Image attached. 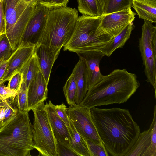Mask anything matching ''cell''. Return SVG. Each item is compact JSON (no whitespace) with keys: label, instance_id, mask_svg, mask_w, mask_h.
<instances>
[{"label":"cell","instance_id":"d6a6232c","mask_svg":"<svg viewBox=\"0 0 156 156\" xmlns=\"http://www.w3.org/2000/svg\"><path fill=\"white\" fill-rule=\"evenodd\" d=\"M69 0H37V3L50 8L66 6Z\"/></svg>","mask_w":156,"mask_h":156},{"label":"cell","instance_id":"2e32d148","mask_svg":"<svg viewBox=\"0 0 156 156\" xmlns=\"http://www.w3.org/2000/svg\"><path fill=\"white\" fill-rule=\"evenodd\" d=\"M35 47L29 46H18L8 60L6 70L1 83L8 81L14 72L21 69L34 54Z\"/></svg>","mask_w":156,"mask_h":156},{"label":"cell","instance_id":"52a82bcc","mask_svg":"<svg viewBox=\"0 0 156 156\" xmlns=\"http://www.w3.org/2000/svg\"><path fill=\"white\" fill-rule=\"evenodd\" d=\"M44 101L31 110L34 115L32 125L34 148L38 151L39 155L57 156L56 139L48 120Z\"/></svg>","mask_w":156,"mask_h":156},{"label":"cell","instance_id":"8d00e7d4","mask_svg":"<svg viewBox=\"0 0 156 156\" xmlns=\"http://www.w3.org/2000/svg\"><path fill=\"white\" fill-rule=\"evenodd\" d=\"M27 3L33 5H36L37 4V0H23Z\"/></svg>","mask_w":156,"mask_h":156},{"label":"cell","instance_id":"d590c367","mask_svg":"<svg viewBox=\"0 0 156 156\" xmlns=\"http://www.w3.org/2000/svg\"><path fill=\"white\" fill-rule=\"evenodd\" d=\"M8 65V60L0 62V83L6 70Z\"/></svg>","mask_w":156,"mask_h":156},{"label":"cell","instance_id":"5b68a950","mask_svg":"<svg viewBox=\"0 0 156 156\" xmlns=\"http://www.w3.org/2000/svg\"><path fill=\"white\" fill-rule=\"evenodd\" d=\"M101 17L84 14L78 17L71 38L63 46L64 50L76 53L89 51H101L113 38L107 34L96 35Z\"/></svg>","mask_w":156,"mask_h":156},{"label":"cell","instance_id":"74e56055","mask_svg":"<svg viewBox=\"0 0 156 156\" xmlns=\"http://www.w3.org/2000/svg\"><path fill=\"white\" fill-rule=\"evenodd\" d=\"M5 103V102H3L0 99V108L3 106L4 105Z\"/></svg>","mask_w":156,"mask_h":156},{"label":"cell","instance_id":"603a6c76","mask_svg":"<svg viewBox=\"0 0 156 156\" xmlns=\"http://www.w3.org/2000/svg\"><path fill=\"white\" fill-rule=\"evenodd\" d=\"M20 71L22 74L23 81L28 88L31 81L36 73L40 71L38 63L34 52L24 65Z\"/></svg>","mask_w":156,"mask_h":156},{"label":"cell","instance_id":"9a60e30c","mask_svg":"<svg viewBox=\"0 0 156 156\" xmlns=\"http://www.w3.org/2000/svg\"><path fill=\"white\" fill-rule=\"evenodd\" d=\"M48 85L40 71L37 73L28 87V111L48 98Z\"/></svg>","mask_w":156,"mask_h":156},{"label":"cell","instance_id":"7402d4cb","mask_svg":"<svg viewBox=\"0 0 156 156\" xmlns=\"http://www.w3.org/2000/svg\"><path fill=\"white\" fill-rule=\"evenodd\" d=\"M78 9L83 14L92 16L104 15L105 0H77Z\"/></svg>","mask_w":156,"mask_h":156},{"label":"cell","instance_id":"3957f363","mask_svg":"<svg viewBox=\"0 0 156 156\" xmlns=\"http://www.w3.org/2000/svg\"><path fill=\"white\" fill-rule=\"evenodd\" d=\"M33 125L28 112L18 111L0 126V156H30L34 149Z\"/></svg>","mask_w":156,"mask_h":156},{"label":"cell","instance_id":"83f0119b","mask_svg":"<svg viewBox=\"0 0 156 156\" xmlns=\"http://www.w3.org/2000/svg\"><path fill=\"white\" fill-rule=\"evenodd\" d=\"M14 51L5 34L0 36V62L8 60Z\"/></svg>","mask_w":156,"mask_h":156},{"label":"cell","instance_id":"277c9868","mask_svg":"<svg viewBox=\"0 0 156 156\" xmlns=\"http://www.w3.org/2000/svg\"><path fill=\"white\" fill-rule=\"evenodd\" d=\"M78 18V11L75 8H51L38 44L53 48L64 46L73 33Z\"/></svg>","mask_w":156,"mask_h":156},{"label":"cell","instance_id":"4316f807","mask_svg":"<svg viewBox=\"0 0 156 156\" xmlns=\"http://www.w3.org/2000/svg\"><path fill=\"white\" fill-rule=\"evenodd\" d=\"M27 92V88L23 81L17 94L15 98L16 106L20 112H28Z\"/></svg>","mask_w":156,"mask_h":156},{"label":"cell","instance_id":"ba28073f","mask_svg":"<svg viewBox=\"0 0 156 156\" xmlns=\"http://www.w3.org/2000/svg\"><path fill=\"white\" fill-rule=\"evenodd\" d=\"M142 34L139 40V48L147 81L153 87L156 97V27L144 20Z\"/></svg>","mask_w":156,"mask_h":156},{"label":"cell","instance_id":"5bb4252c","mask_svg":"<svg viewBox=\"0 0 156 156\" xmlns=\"http://www.w3.org/2000/svg\"><path fill=\"white\" fill-rule=\"evenodd\" d=\"M61 48H53L39 44L35 47L34 53L37 58L40 71L48 84L53 64Z\"/></svg>","mask_w":156,"mask_h":156},{"label":"cell","instance_id":"30bf717a","mask_svg":"<svg viewBox=\"0 0 156 156\" xmlns=\"http://www.w3.org/2000/svg\"><path fill=\"white\" fill-rule=\"evenodd\" d=\"M51 8L39 4L36 5L18 46L35 47L38 44Z\"/></svg>","mask_w":156,"mask_h":156},{"label":"cell","instance_id":"f546056e","mask_svg":"<svg viewBox=\"0 0 156 156\" xmlns=\"http://www.w3.org/2000/svg\"><path fill=\"white\" fill-rule=\"evenodd\" d=\"M91 156H108V153L103 144H99L88 140H86Z\"/></svg>","mask_w":156,"mask_h":156},{"label":"cell","instance_id":"f1b7e54d","mask_svg":"<svg viewBox=\"0 0 156 156\" xmlns=\"http://www.w3.org/2000/svg\"><path fill=\"white\" fill-rule=\"evenodd\" d=\"M23 80L22 73L20 71L16 70L8 80L7 86L11 90L18 93Z\"/></svg>","mask_w":156,"mask_h":156},{"label":"cell","instance_id":"7c38bea8","mask_svg":"<svg viewBox=\"0 0 156 156\" xmlns=\"http://www.w3.org/2000/svg\"><path fill=\"white\" fill-rule=\"evenodd\" d=\"M124 156H156V105L149 129L140 133L134 144Z\"/></svg>","mask_w":156,"mask_h":156},{"label":"cell","instance_id":"f35d334b","mask_svg":"<svg viewBox=\"0 0 156 156\" xmlns=\"http://www.w3.org/2000/svg\"></svg>","mask_w":156,"mask_h":156},{"label":"cell","instance_id":"ffe728a7","mask_svg":"<svg viewBox=\"0 0 156 156\" xmlns=\"http://www.w3.org/2000/svg\"><path fill=\"white\" fill-rule=\"evenodd\" d=\"M134 27L132 22L127 25L119 34L113 37L111 40L101 50L105 56L109 57L116 49L123 47L129 38Z\"/></svg>","mask_w":156,"mask_h":156},{"label":"cell","instance_id":"7a4b0ae2","mask_svg":"<svg viewBox=\"0 0 156 156\" xmlns=\"http://www.w3.org/2000/svg\"><path fill=\"white\" fill-rule=\"evenodd\" d=\"M140 86L136 75L125 69L103 75L101 80L88 90L79 104L88 108L126 102Z\"/></svg>","mask_w":156,"mask_h":156},{"label":"cell","instance_id":"e0dca14e","mask_svg":"<svg viewBox=\"0 0 156 156\" xmlns=\"http://www.w3.org/2000/svg\"><path fill=\"white\" fill-rule=\"evenodd\" d=\"M45 108L55 139L70 147L69 134L68 127L56 113L54 105L49 101L45 105Z\"/></svg>","mask_w":156,"mask_h":156},{"label":"cell","instance_id":"8fae6325","mask_svg":"<svg viewBox=\"0 0 156 156\" xmlns=\"http://www.w3.org/2000/svg\"><path fill=\"white\" fill-rule=\"evenodd\" d=\"M136 13L131 7L112 13L104 15L96 31L98 36L107 34L112 37L115 36L127 25L135 20Z\"/></svg>","mask_w":156,"mask_h":156},{"label":"cell","instance_id":"4fadbf2b","mask_svg":"<svg viewBox=\"0 0 156 156\" xmlns=\"http://www.w3.org/2000/svg\"><path fill=\"white\" fill-rule=\"evenodd\" d=\"M76 53L79 59L84 63L87 68L88 90L102 79L103 75L101 73L99 65L101 60L105 55L99 51L78 52Z\"/></svg>","mask_w":156,"mask_h":156},{"label":"cell","instance_id":"8992f818","mask_svg":"<svg viewBox=\"0 0 156 156\" xmlns=\"http://www.w3.org/2000/svg\"><path fill=\"white\" fill-rule=\"evenodd\" d=\"M5 34L14 51L17 48L36 5L23 0H4Z\"/></svg>","mask_w":156,"mask_h":156},{"label":"cell","instance_id":"6da1fadb","mask_svg":"<svg viewBox=\"0 0 156 156\" xmlns=\"http://www.w3.org/2000/svg\"><path fill=\"white\" fill-rule=\"evenodd\" d=\"M101 140L113 156H124L140 133L139 126L128 109L119 108H90Z\"/></svg>","mask_w":156,"mask_h":156},{"label":"cell","instance_id":"44dd1931","mask_svg":"<svg viewBox=\"0 0 156 156\" xmlns=\"http://www.w3.org/2000/svg\"><path fill=\"white\" fill-rule=\"evenodd\" d=\"M69 134L70 147L79 156H91L86 140L76 129L70 120V126L68 127Z\"/></svg>","mask_w":156,"mask_h":156},{"label":"cell","instance_id":"9c48e42d","mask_svg":"<svg viewBox=\"0 0 156 156\" xmlns=\"http://www.w3.org/2000/svg\"><path fill=\"white\" fill-rule=\"evenodd\" d=\"M67 112L69 120L86 140L103 144L92 120L90 108L75 104L69 105L67 108Z\"/></svg>","mask_w":156,"mask_h":156},{"label":"cell","instance_id":"836d02e7","mask_svg":"<svg viewBox=\"0 0 156 156\" xmlns=\"http://www.w3.org/2000/svg\"><path fill=\"white\" fill-rule=\"evenodd\" d=\"M18 93L10 89L4 83L0 84V99L5 102L6 100L11 97H15Z\"/></svg>","mask_w":156,"mask_h":156},{"label":"cell","instance_id":"cb8c5ba5","mask_svg":"<svg viewBox=\"0 0 156 156\" xmlns=\"http://www.w3.org/2000/svg\"><path fill=\"white\" fill-rule=\"evenodd\" d=\"M15 97L7 99L4 105L0 108V126L12 119L18 112L15 102Z\"/></svg>","mask_w":156,"mask_h":156},{"label":"cell","instance_id":"d6986e66","mask_svg":"<svg viewBox=\"0 0 156 156\" xmlns=\"http://www.w3.org/2000/svg\"><path fill=\"white\" fill-rule=\"evenodd\" d=\"M132 6L139 18L156 23V0H132Z\"/></svg>","mask_w":156,"mask_h":156},{"label":"cell","instance_id":"ac0fdd59","mask_svg":"<svg viewBox=\"0 0 156 156\" xmlns=\"http://www.w3.org/2000/svg\"><path fill=\"white\" fill-rule=\"evenodd\" d=\"M76 86V104L79 105L85 97L88 89V75L84 63L80 59L76 64L72 73Z\"/></svg>","mask_w":156,"mask_h":156},{"label":"cell","instance_id":"e575fe53","mask_svg":"<svg viewBox=\"0 0 156 156\" xmlns=\"http://www.w3.org/2000/svg\"><path fill=\"white\" fill-rule=\"evenodd\" d=\"M6 21L4 0H0V36L5 34Z\"/></svg>","mask_w":156,"mask_h":156},{"label":"cell","instance_id":"484cf974","mask_svg":"<svg viewBox=\"0 0 156 156\" xmlns=\"http://www.w3.org/2000/svg\"><path fill=\"white\" fill-rule=\"evenodd\" d=\"M63 91L66 101L69 105L76 104V86L72 73L64 85Z\"/></svg>","mask_w":156,"mask_h":156},{"label":"cell","instance_id":"4dcf8cb0","mask_svg":"<svg viewBox=\"0 0 156 156\" xmlns=\"http://www.w3.org/2000/svg\"><path fill=\"white\" fill-rule=\"evenodd\" d=\"M56 147L57 156H79L69 146L56 139Z\"/></svg>","mask_w":156,"mask_h":156},{"label":"cell","instance_id":"1f68e13d","mask_svg":"<svg viewBox=\"0 0 156 156\" xmlns=\"http://www.w3.org/2000/svg\"><path fill=\"white\" fill-rule=\"evenodd\" d=\"M55 110L58 116L64 122L67 127L70 126V120L67 112V108L63 103L59 105H54Z\"/></svg>","mask_w":156,"mask_h":156},{"label":"cell","instance_id":"d4e9b609","mask_svg":"<svg viewBox=\"0 0 156 156\" xmlns=\"http://www.w3.org/2000/svg\"><path fill=\"white\" fill-rule=\"evenodd\" d=\"M132 6V0H105L104 14L120 11Z\"/></svg>","mask_w":156,"mask_h":156}]
</instances>
